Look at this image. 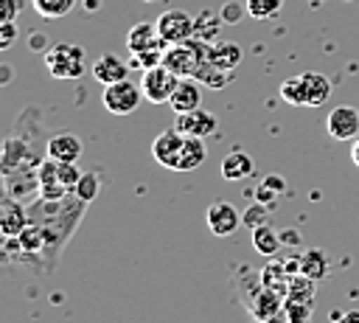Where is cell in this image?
Returning <instances> with one entry per match:
<instances>
[{"label": "cell", "mask_w": 359, "mask_h": 323, "mask_svg": "<svg viewBox=\"0 0 359 323\" xmlns=\"http://www.w3.org/2000/svg\"><path fill=\"white\" fill-rule=\"evenodd\" d=\"M90 208V202H84L81 197H76L73 191L59 197V199H45L36 197L28 202V219L42 225L45 230V247H42V272H53L59 264V256L65 250V244L70 242V236L76 233L84 211Z\"/></svg>", "instance_id": "obj_1"}, {"label": "cell", "mask_w": 359, "mask_h": 323, "mask_svg": "<svg viewBox=\"0 0 359 323\" xmlns=\"http://www.w3.org/2000/svg\"><path fill=\"white\" fill-rule=\"evenodd\" d=\"M48 157V140H42V129L36 126L31 135H8L3 143V174L31 171Z\"/></svg>", "instance_id": "obj_2"}, {"label": "cell", "mask_w": 359, "mask_h": 323, "mask_svg": "<svg viewBox=\"0 0 359 323\" xmlns=\"http://www.w3.org/2000/svg\"><path fill=\"white\" fill-rule=\"evenodd\" d=\"M42 65L53 79H79L87 73L84 48L76 42H53L42 53Z\"/></svg>", "instance_id": "obj_3"}, {"label": "cell", "mask_w": 359, "mask_h": 323, "mask_svg": "<svg viewBox=\"0 0 359 323\" xmlns=\"http://www.w3.org/2000/svg\"><path fill=\"white\" fill-rule=\"evenodd\" d=\"M205 59H208V45H202L196 37H191L185 42H177V45H168L165 53H163V65L171 67L182 79H188V76L196 79Z\"/></svg>", "instance_id": "obj_4"}, {"label": "cell", "mask_w": 359, "mask_h": 323, "mask_svg": "<svg viewBox=\"0 0 359 323\" xmlns=\"http://www.w3.org/2000/svg\"><path fill=\"white\" fill-rule=\"evenodd\" d=\"M182 76H177L171 67H165L163 62L143 70V79H140V90H143V98L151 101V104H168L177 84H180Z\"/></svg>", "instance_id": "obj_5"}, {"label": "cell", "mask_w": 359, "mask_h": 323, "mask_svg": "<svg viewBox=\"0 0 359 323\" xmlns=\"http://www.w3.org/2000/svg\"><path fill=\"white\" fill-rule=\"evenodd\" d=\"M140 98H143L140 84H135V81H129V79H121V81H115V84H107V87H104V95H101L104 107H107L112 115H132V112L137 110Z\"/></svg>", "instance_id": "obj_6"}, {"label": "cell", "mask_w": 359, "mask_h": 323, "mask_svg": "<svg viewBox=\"0 0 359 323\" xmlns=\"http://www.w3.org/2000/svg\"><path fill=\"white\" fill-rule=\"evenodd\" d=\"M154 22H157L160 39H163L165 45L185 42V39H191L194 31H196V20H194L188 11H182V8H168V11H163Z\"/></svg>", "instance_id": "obj_7"}, {"label": "cell", "mask_w": 359, "mask_h": 323, "mask_svg": "<svg viewBox=\"0 0 359 323\" xmlns=\"http://www.w3.org/2000/svg\"><path fill=\"white\" fill-rule=\"evenodd\" d=\"M182 143H185V135L171 126V129H163L154 140H151V157L163 166V169H171L177 171V163H180V152H182Z\"/></svg>", "instance_id": "obj_8"}, {"label": "cell", "mask_w": 359, "mask_h": 323, "mask_svg": "<svg viewBox=\"0 0 359 323\" xmlns=\"http://www.w3.org/2000/svg\"><path fill=\"white\" fill-rule=\"evenodd\" d=\"M325 132L334 140H353L359 135V110L351 104H339L325 118Z\"/></svg>", "instance_id": "obj_9"}, {"label": "cell", "mask_w": 359, "mask_h": 323, "mask_svg": "<svg viewBox=\"0 0 359 323\" xmlns=\"http://www.w3.org/2000/svg\"><path fill=\"white\" fill-rule=\"evenodd\" d=\"M205 222H208V228H210L213 236H233L236 228L241 225V213H238L227 199H213V202L208 205Z\"/></svg>", "instance_id": "obj_10"}, {"label": "cell", "mask_w": 359, "mask_h": 323, "mask_svg": "<svg viewBox=\"0 0 359 323\" xmlns=\"http://www.w3.org/2000/svg\"><path fill=\"white\" fill-rule=\"evenodd\" d=\"M28 225V205L11 194H6L0 199V230L6 239L20 236V230Z\"/></svg>", "instance_id": "obj_11"}, {"label": "cell", "mask_w": 359, "mask_h": 323, "mask_svg": "<svg viewBox=\"0 0 359 323\" xmlns=\"http://www.w3.org/2000/svg\"><path fill=\"white\" fill-rule=\"evenodd\" d=\"M81 154H84V146L73 132L59 129L48 138V157H53L59 163H79Z\"/></svg>", "instance_id": "obj_12"}, {"label": "cell", "mask_w": 359, "mask_h": 323, "mask_svg": "<svg viewBox=\"0 0 359 323\" xmlns=\"http://www.w3.org/2000/svg\"><path fill=\"white\" fill-rule=\"evenodd\" d=\"M126 48L129 53H140V51H151V48H168L163 39H160V31H157V22L151 20H143V22H135L126 34Z\"/></svg>", "instance_id": "obj_13"}, {"label": "cell", "mask_w": 359, "mask_h": 323, "mask_svg": "<svg viewBox=\"0 0 359 323\" xmlns=\"http://www.w3.org/2000/svg\"><path fill=\"white\" fill-rule=\"evenodd\" d=\"M174 126L182 135H196V138H208L210 132H216V115H210L208 110L196 107L191 112H177Z\"/></svg>", "instance_id": "obj_14"}, {"label": "cell", "mask_w": 359, "mask_h": 323, "mask_svg": "<svg viewBox=\"0 0 359 323\" xmlns=\"http://www.w3.org/2000/svg\"><path fill=\"white\" fill-rule=\"evenodd\" d=\"M168 107L174 110V115L177 112H191V110L202 107V84H199V79H194V76L180 79V84H177Z\"/></svg>", "instance_id": "obj_15"}, {"label": "cell", "mask_w": 359, "mask_h": 323, "mask_svg": "<svg viewBox=\"0 0 359 323\" xmlns=\"http://www.w3.org/2000/svg\"><path fill=\"white\" fill-rule=\"evenodd\" d=\"M90 70H93V79L101 81V84L107 87V84H115V81L126 79L129 65H126L123 59H118L115 53H101V56L90 65Z\"/></svg>", "instance_id": "obj_16"}, {"label": "cell", "mask_w": 359, "mask_h": 323, "mask_svg": "<svg viewBox=\"0 0 359 323\" xmlns=\"http://www.w3.org/2000/svg\"><path fill=\"white\" fill-rule=\"evenodd\" d=\"M208 62L216 65L219 70H236L241 65V48L230 39H216L208 45Z\"/></svg>", "instance_id": "obj_17"}, {"label": "cell", "mask_w": 359, "mask_h": 323, "mask_svg": "<svg viewBox=\"0 0 359 323\" xmlns=\"http://www.w3.org/2000/svg\"><path fill=\"white\" fill-rule=\"evenodd\" d=\"M65 194H70L65 185H62V180H59V163L53 160V157H45L42 163H39V197H45V199H59V197H65Z\"/></svg>", "instance_id": "obj_18"}, {"label": "cell", "mask_w": 359, "mask_h": 323, "mask_svg": "<svg viewBox=\"0 0 359 323\" xmlns=\"http://www.w3.org/2000/svg\"><path fill=\"white\" fill-rule=\"evenodd\" d=\"M208 157V146H205V138H196V135H185V143H182V152H180V163H177V171H194L205 163Z\"/></svg>", "instance_id": "obj_19"}, {"label": "cell", "mask_w": 359, "mask_h": 323, "mask_svg": "<svg viewBox=\"0 0 359 323\" xmlns=\"http://www.w3.org/2000/svg\"><path fill=\"white\" fill-rule=\"evenodd\" d=\"M222 177L224 180H244V177H250L252 174V169H255V163H252V157L247 154V152H230V154H224L222 157Z\"/></svg>", "instance_id": "obj_20"}, {"label": "cell", "mask_w": 359, "mask_h": 323, "mask_svg": "<svg viewBox=\"0 0 359 323\" xmlns=\"http://www.w3.org/2000/svg\"><path fill=\"white\" fill-rule=\"evenodd\" d=\"M303 84H306V107H320L328 101L331 95V79L323 73H303Z\"/></svg>", "instance_id": "obj_21"}, {"label": "cell", "mask_w": 359, "mask_h": 323, "mask_svg": "<svg viewBox=\"0 0 359 323\" xmlns=\"http://www.w3.org/2000/svg\"><path fill=\"white\" fill-rule=\"evenodd\" d=\"M252 244L261 256H275L278 247H280V236L275 233V228L266 222V225H258L252 228Z\"/></svg>", "instance_id": "obj_22"}, {"label": "cell", "mask_w": 359, "mask_h": 323, "mask_svg": "<svg viewBox=\"0 0 359 323\" xmlns=\"http://www.w3.org/2000/svg\"><path fill=\"white\" fill-rule=\"evenodd\" d=\"M31 3H34V11L39 17H45V20H62V17H67L76 8L79 0H31Z\"/></svg>", "instance_id": "obj_23"}, {"label": "cell", "mask_w": 359, "mask_h": 323, "mask_svg": "<svg viewBox=\"0 0 359 323\" xmlns=\"http://www.w3.org/2000/svg\"><path fill=\"white\" fill-rule=\"evenodd\" d=\"M280 98L292 107H306V84H303V73L300 76H289L280 81Z\"/></svg>", "instance_id": "obj_24"}, {"label": "cell", "mask_w": 359, "mask_h": 323, "mask_svg": "<svg viewBox=\"0 0 359 323\" xmlns=\"http://www.w3.org/2000/svg\"><path fill=\"white\" fill-rule=\"evenodd\" d=\"M244 3H247V14L252 20H272L283 8V0H244Z\"/></svg>", "instance_id": "obj_25"}, {"label": "cell", "mask_w": 359, "mask_h": 323, "mask_svg": "<svg viewBox=\"0 0 359 323\" xmlns=\"http://www.w3.org/2000/svg\"><path fill=\"white\" fill-rule=\"evenodd\" d=\"M300 272L317 281V278H323V275L328 272V258H325L320 250H309V253L303 256V267H300Z\"/></svg>", "instance_id": "obj_26"}, {"label": "cell", "mask_w": 359, "mask_h": 323, "mask_svg": "<svg viewBox=\"0 0 359 323\" xmlns=\"http://www.w3.org/2000/svg\"><path fill=\"white\" fill-rule=\"evenodd\" d=\"M269 222V208H266V202H252L244 213H241V225H247V228H258V225H266Z\"/></svg>", "instance_id": "obj_27"}, {"label": "cell", "mask_w": 359, "mask_h": 323, "mask_svg": "<svg viewBox=\"0 0 359 323\" xmlns=\"http://www.w3.org/2000/svg\"><path fill=\"white\" fill-rule=\"evenodd\" d=\"M163 53H165V48H151V51H140V53H132V67H143V70H149V67H154V65H160L163 62Z\"/></svg>", "instance_id": "obj_28"}, {"label": "cell", "mask_w": 359, "mask_h": 323, "mask_svg": "<svg viewBox=\"0 0 359 323\" xmlns=\"http://www.w3.org/2000/svg\"><path fill=\"white\" fill-rule=\"evenodd\" d=\"M73 194L81 197L84 202H93L95 194H98V177H95V174H81V180H79V185H76Z\"/></svg>", "instance_id": "obj_29"}, {"label": "cell", "mask_w": 359, "mask_h": 323, "mask_svg": "<svg viewBox=\"0 0 359 323\" xmlns=\"http://www.w3.org/2000/svg\"><path fill=\"white\" fill-rule=\"evenodd\" d=\"M56 163H59V160H56ZM59 180H62V185H65L67 191H76V185H79V180H81L79 166H76V163H59Z\"/></svg>", "instance_id": "obj_30"}, {"label": "cell", "mask_w": 359, "mask_h": 323, "mask_svg": "<svg viewBox=\"0 0 359 323\" xmlns=\"http://www.w3.org/2000/svg\"><path fill=\"white\" fill-rule=\"evenodd\" d=\"M244 14H247V3H236V0L224 3L222 11H219V17H222L224 22H230V25H233V22H241Z\"/></svg>", "instance_id": "obj_31"}, {"label": "cell", "mask_w": 359, "mask_h": 323, "mask_svg": "<svg viewBox=\"0 0 359 323\" xmlns=\"http://www.w3.org/2000/svg\"><path fill=\"white\" fill-rule=\"evenodd\" d=\"M20 8H22V0H0V20L3 22H14Z\"/></svg>", "instance_id": "obj_32"}, {"label": "cell", "mask_w": 359, "mask_h": 323, "mask_svg": "<svg viewBox=\"0 0 359 323\" xmlns=\"http://www.w3.org/2000/svg\"><path fill=\"white\" fill-rule=\"evenodd\" d=\"M17 39V25L14 22H3V31H0V48H11Z\"/></svg>", "instance_id": "obj_33"}, {"label": "cell", "mask_w": 359, "mask_h": 323, "mask_svg": "<svg viewBox=\"0 0 359 323\" xmlns=\"http://www.w3.org/2000/svg\"><path fill=\"white\" fill-rule=\"evenodd\" d=\"M334 323H359V309H348V312L337 315V320H334Z\"/></svg>", "instance_id": "obj_34"}, {"label": "cell", "mask_w": 359, "mask_h": 323, "mask_svg": "<svg viewBox=\"0 0 359 323\" xmlns=\"http://www.w3.org/2000/svg\"><path fill=\"white\" fill-rule=\"evenodd\" d=\"M351 160H353V166L359 169V135L351 140Z\"/></svg>", "instance_id": "obj_35"}, {"label": "cell", "mask_w": 359, "mask_h": 323, "mask_svg": "<svg viewBox=\"0 0 359 323\" xmlns=\"http://www.w3.org/2000/svg\"><path fill=\"white\" fill-rule=\"evenodd\" d=\"M42 42H48V39H42L39 34H31V48H36V51H39V48H42Z\"/></svg>", "instance_id": "obj_36"}, {"label": "cell", "mask_w": 359, "mask_h": 323, "mask_svg": "<svg viewBox=\"0 0 359 323\" xmlns=\"http://www.w3.org/2000/svg\"><path fill=\"white\" fill-rule=\"evenodd\" d=\"M149 3H151V0H149Z\"/></svg>", "instance_id": "obj_37"}]
</instances>
